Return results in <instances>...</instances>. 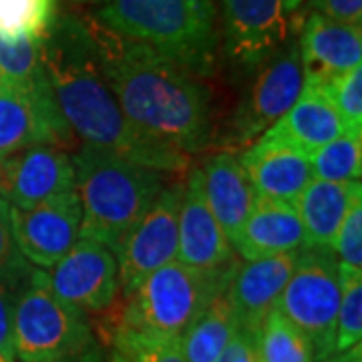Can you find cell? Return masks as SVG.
Returning <instances> with one entry per match:
<instances>
[{
    "instance_id": "6da1fadb",
    "label": "cell",
    "mask_w": 362,
    "mask_h": 362,
    "mask_svg": "<svg viewBox=\"0 0 362 362\" xmlns=\"http://www.w3.org/2000/svg\"><path fill=\"white\" fill-rule=\"evenodd\" d=\"M105 83L143 133L195 156L211 139L209 90L185 66L83 16Z\"/></svg>"
},
{
    "instance_id": "7a4b0ae2",
    "label": "cell",
    "mask_w": 362,
    "mask_h": 362,
    "mask_svg": "<svg viewBox=\"0 0 362 362\" xmlns=\"http://www.w3.org/2000/svg\"><path fill=\"white\" fill-rule=\"evenodd\" d=\"M42 63L52 99L83 145L163 173L189 168V156L143 133L121 111L105 83L83 16L66 14L54 21L45 37Z\"/></svg>"
},
{
    "instance_id": "3957f363",
    "label": "cell",
    "mask_w": 362,
    "mask_h": 362,
    "mask_svg": "<svg viewBox=\"0 0 362 362\" xmlns=\"http://www.w3.org/2000/svg\"><path fill=\"white\" fill-rule=\"evenodd\" d=\"M73 159L83 220L78 238L115 254L168 185L165 173L81 145Z\"/></svg>"
},
{
    "instance_id": "277c9868",
    "label": "cell",
    "mask_w": 362,
    "mask_h": 362,
    "mask_svg": "<svg viewBox=\"0 0 362 362\" xmlns=\"http://www.w3.org/2000/svg\"><path fill=\"white\" fill-rule=\"evenodd\" d=\"M95 21L194 75L214 69L218 30L211 0H101Z\"/></svg>"
},
{
    "instance_id": "5b68a950",
    "label": "cell",
    "mask_w": 362,
    "mask_h": 362,
    "mask_svg": "<svg viewBox=\"0 0 362 362\" xmlns=\"http://www.w3.org/2000/svg\"><path fill=\"white\" fill-rule=\"evenodd\" d=\"M235 264L228 270L202 272L169 262L163 268L151 272L129 296L117 294L115 302L101 312V334L105 340L117 328H127L145 334L181 338L189 324L206 310L214 298L228 290Z\"/></svg>"
},
{
    "instance_id": "8992f818",
    "label": "cell",
    "mask_w": 362,
    "mask_h": 362,
    "mask_svg": "<svg viewBox=\"0 0 362 362\" xmlns=\"http://www.w3.org/2000/svg\"><path fill=\"white\" fill-rule=\"evenodd\" d=\"M13 332L21 362H69L97 350L87 314L57 296L37 268L14 294Z\"/></svg>"
},
{
    "instance_id": "52a82bcc",
    "label": "cell",
    "mask_w": 362,
    "mask_h": 362,
    "mask_svg": "<svg viewBox=\"0 0 362 362\" xmlns=\"http://www.w3.org/2000/svg\"><path fill=\"white\" fill-rule=\"evenodd\" d=\"M340 296L342 282L334 252L300 250L276 310L310 342L314 362L334 358Z\"/></svg>"
},
{
    "instance_id": "ba28073f",
    "label": "cell",
    "mask_w": 362,
    "mask_h": 362,
    "mask_svg": "<svg viewBox=\"0 0 362 362\" xmlns=\"http://www.w3.org/2000/svg\"><path fill=\"white\" fill-rule=\"evenodd\" d=\"M181 197V181L165 185L149 211L115 252L121 296H129L151 272L163 268L169 262H175Z\"/></svg>"
},
{
    "instance_id": "9c48e42d",
    "label": "cell",
    "mask_w": 362,
    "mask_h": 362,
    "mask_svg": "<svg viewBox=\"0 0 362 362\" xmlns=\"http://www.w3.org/2000/svg\"><path fill=\"white\" fill-rule=\"evenodd\" d=\"M258 69V78L233 115L232 133L238 145L256 141L292 109L304 89V69L296 40H286Z\"/></svg>"
},
{
    "instance_id": "30bf717a",
    "label": "cell",
    "mask_w": 362,
    "mask_h": 362,
    "mask_svg": "<svg viewBox=\"0 0 362 362\" xmlns=\"http://www.w3.org/2000/svg\"><path fill=\"white\" fill-rule=\"evenodd\" d=\"M73 141L75 135L52 99L49 78L39 87L0 81V159L39 143L65 149Z\"/></svg>"
},
{
    "instance_id": "8fae6325",
    "label": "cell",
    "mask_w": 362,
    "mask_h": 362,
    "mask_svg": "<svg viewBox=\"0 0 362 362\" xmlns=\"http://www.w3.org/2000/svg\"><path fill=\"white\" fill-rule=\"evenodd\" d=\"M75 189L73 159L57 145H30L0 159V197L16 209H30Z\"/></svg>"
},
{
    "instance_id": "7c38bea8",
    "label": "cell",
    "mask_w": 362,
    "mask_h": 362,
    "mask_svg": "<svg viewBox=\"0 0 362 362\" xmlns=\"http://www.w3.org/2000/svg\"><path fill=\"white\" fill-rule=\"evenodd\" d=\"M226 52L240 69L254 71L288 40L284 0H220Z\"/></svg>"
},
{
    "instance_id": "4fadbf2b",
    "label": "cell",
    "mask_w": 362,
    "mask_h": 362,
    "mask_svg": "<svg viewBox=\"0 0 362 362\" xmlns=\"http://www.w3.org/2000/svg\"><path fill=\"white\" fill-rule=\"evenodd\" d=\"M11 216L16 244L26 262L47 272L77 244L83 209L73 189L30 209L11 207Z\"/></svg>"
},
{
    "instance_id": "5bb4252c",
    "label": "cell",
    "mask_w": 362,
    "mask_h": 362,
    "mask_svg": "<svg viewBox=\"0 0 362 362\" xmlns=\"http://www.w3.org/2000/svg\"><path fill=\"white\" fill-rule=\"evenodd\" d=\"M47 276L52 292L85 314H101L119 294L115 254L93 240L78 238Z\"/></svg>"
},
{
    "instance_id": "9a60e30c",
    "label": "cell",
    "mask_w": 362,
    "mask_h": 362,
    "mask_svg": "<svg viewBox=\"0 0 362 362\" xmlns=\"http://www.w3.org/2000/svg\"><path fill=\"white\" fill-rule=\"evenodd\" d=\"M177 230V258L181 264L202 272L228 270L240 264L230 240L207 206L199 168L192 169L183 183Z\"/></svg>"
},
{
    "instance_id": "2e32d148",
    "label": "cell",
    "mask_w": 362,
    "mask_h": 362,
    "mask_svg": "<svg viewBox=\"0 0 362 362\" xmlns=\"http://www.w3.org/2000/svg\"><path fill=\"white\" fill-rule=\"evenodd\" d=\"M240 163L256 194L274 202L296 204L304 187L314 180L308 153L270 131L247 147Z\"/></svg>"
},
{
    "instance_id": "e0dca14e",
    "label": "cell",
    "mask_w": 362,
    "mask_h": 362,
    "mask_svg": "<svg viewBox=\"0 0 362 362\" xmlns=\"http://www.w3.org/2000/svg\"><path fill=\"white\" fill-rule=\"evenodd\" d=\"M296 42L304 69V83L328 87L334 78L342 77L354 66H361V26L344 25L310 13L302 23Z\"/></svg>"
},
{
    "instance_id": "ac0fdd59",
    "label": "cell",
    "mask_w": 362,
    "mask_h": 362,
    "mask_svg": "<svg viewBox=\"0 0 362 362\" xmlns=\"http://www.w3.org/2000/svg\"><path fill=\"white\" fill-rule=\"evenodd\" d=\"M300 252L246 262L233 274L228 286L238 328L258 334L264 318L276 308V302L290 280Z\"/></svg>"
},
{
    "instance_id": "d6986e66",
    "label": "cell",
    "mask_w": 362,
    "mask_h": 362,
    "mask_svg": "<svg viewBox=\"0 0 362 362\" xmlns=\"http://www.w3.org/2000/svg\"><path fill=\"white\" fill-rule=\"evenodd\" d=\"M199 171L207 206L233 247L238 233L256 206L258 194L247 180L240 157L233 153L221 151L211 156Z\"/></svg>"
},
{
    "instance_id": "ffe728a7",
    "label": "cell",
    "mask_w": 362,
    "mask_h": 362,
    "mask_svg": "<svg viewBox=\"0 0 362 362\" xmlns=\"http://www.w3.org/2000/svg\"><path fill=\"white\" fill-rule=\"evenodd\" d=\"M361 197V181H324L314 177L294 204L304 232L302 250L334 252L338 230L350 206Z\"/></svg>"
},
{
    "instance_id": "44dd1931",
    "label": "cell",
    "mask_w": 362,
    "mask_h": 362,
    "mask_svg": "<svg viewBox=\"0 0 362 362\" xmlns=\"http://www.w3.org/2000/svg\"><path fill=\"white\" fill-rule=\"evenodd\" d=\"M302 246L304 232L296 206L258 195L256 206L233 242V252H238L246 262H254L300 252Z\"/></svg>"
},
{
    "instance_id": "7402d4cb",
    "label": "cell",
    "mask_w": 362,
    "mask_h": 362,
    "mask_svg": "<svg viewBox=\"0 0 362 362\" xmlns=\"http://www.w3.org/2000/svg\"><path fill=\"white\" fill-rule=\"evenodd\" d=\"M268 131L296 145L308 156L346 133L337 107L332 105L326 90L312 83H304L296 103Z\"/></svg>"
},
{
    "instance_id": "603a6c76",
    "label": "cell",
    "mask_w": 362,
    "mask_h": 362,
    "mask_svg": "<svg viewBox=\"0 0 362 362\" xmlns=\"http://www.w3.org/2000/svg\"><path fill=\"white\" fill-rule=\"evenodd\" d=\"M235 332L238 320L228 290H223L181 334V352L187 362H216Z\"/></svg>"
},
{
    "instance_id": "cb8c5ba5",
    "label": "cell",
    "mask_w": 362,
    "mask_h": 362,
    "mask_svg": "<svg viewBox=\"0 0 362 362\" xmlns=\"http://www.w3.org/2000/svg\"><path fill=\"white\" fill-rule=\"evenodd\" d=\"M45 37H0V81L18 87H39L47 81L42 63Z\"/></svg>"
},
{
    "instance_id": "d4e9b609",
    "label": "cell",
    "mask_w": 362,
    "mask_h": 362,
    "mask_svg": "<svg viewBox=\"0 0 362 362\" xmlns=\"http://www.w3.org/2000/svg\"><path fill=\"white\" fill-rule=\"evenodd\" d=\"M256 344L259 362H314L310 342L276 308L264 318Z\"/></svg>"
},
{
    "instance_id": "484cf974",
    "label": "cell",
    "mask_w": 362,
    "mask_h": 362,
    "mask_svg": "<svg viewBox=\"0 0 362 362\" xmlns=\"http://www.w3.org/2000/svg\"><path fill=\"white\" fill-rule=\"evenodd\" d=\"M312 175L324 181H361L362 137L344 133L310 156Z\"/></svg>"
},
{
    "instance_id": "4316f807",
    "label": "cell",
    "mask_w": 362,
    "mask_h": 362,
    "mask_svg": "<svg viewBox=\"0 0 362 362\" xmlns=\"http://www.w3.org/2000/svg\"><path fill=\"white\" fill-rule=\"evenodd\" d=\"M57 21V0H0V37H47Z\"/></svg>"
},
{
    "instance_id": "83f0119b",
    "label": "cell",
    "mask_w": 362,
    "mask_h": 362,
    "mask_svg": "<svg viewBox=\"0 0 362 362\" xmlns=\"http://www.w3.org/2000/svg\"><path fill=\"white\" fill-rule=\"evenodd\" d=\"M107 342L115 346V352H119L125 362H187L181 352L180 338L117 328Z\"/></svg>"
},
{
    "instance_id": "f1b7e54d",
    "label": "cell",
    "mask_w": 362,
    "mask_h": 362,
    "mask_svg": "<svg viewBox=\"0 0 362 362\" xmlns=\"http://www.w3.org/2000/svg\"><path fill=\"white\" fill-rule=\"evenodd\" d=\"M342 296L337 316L334 356L361 350L362 340V274H340Z\"/></svg>"
},
{
    "instance_id": "f546056e",
    "label": "cell",
    "mask_w": 362,
    "mask_h": 362,
    "mask_svg": "<svg viewBox=\"0 0 362 362\" xmlns=\"http://www.w3.org/2000/svg\"><path fill=\"white\" fill-rule=\"evenodd\" d=\"M35 268L26 262L16 244L11 206L0 197V286L16 294Z\"/></svg>"
},
{
    "instance_id": "4dcf8cb0",
    "label": "cell",
    "mask_w": 362,
    "mask_h": 362,
    "mask_svg": "<svg viewBox=\"0 0 362 362\" xmlns=\"http://www.w3.org/2000/svg\"><path fill=\"white\" fill-rule=\"evenodd\" d=\"M322 89L337 107L346 133L362 137V66H354Z\"/></svg>"
},
{
    "instance_id": "1f68e13d",
    "label": "cell",
    "mask_w": 362,
    "mask_h": 362,
    "mask_svg": "<svg viewBox=\"0 0 362 362\" xmlns=\"http://www.w3.org/2000/svg\"><path fill=\"white\" fill-rule=\"evenodd\" d=\"M334 252L340 274H362V197L350 206L338 230Z\"/></svg>"
},
{
    "instance_id": "d6a6232c",
    "label": "cell",
    "mask_w": 362,
    "mask_h": 362,
    "mask_svg": "<svg viewBox=\"0 0 362 362\" xmlns=\"http://www.w3.org/2000/svg\"><path fill=\"white\" fill-rule=\"evenodd\" d=\"M308 11L344 25L362 23V0H308Z\"/></svg>"
},
{
    "instance_id": "836d02e7",
    "label": "cell",
    "mask_w": 362,
    "mask_h": 362,
    "mask_svg": "<svg viewBox=\"0 0 362 362\" xmlns=\"http://www.w3.org/2000/svg\"><path fill=\"white\" fill-rule=\"evenodd\" d=\"M13 304V292L0 286V354L8 362L16 361V356H14Z\"/></svg>"
},
{
    "instance_id": "e575fe53",
    "label": "cell",
    "mask_w": 362,
    "mask_h": 362,
    "mask_svg": "<svg viewBox=\"0 0 362 362\" xmlns=\"http://www.w3.org/2000/svg\"><path fill=\"white\" fill-rule=\"evenodd\" d=\"M256 337L258 334H252V332L238 328V332L230 340V350H232L230 362H259Z\"/></svg>"
},
{
    "instance_id": "d590c367",
    "label": "cell",
    "mask_w": 362,
    "mask_h": 362,
    "mask_svg": "<svg viewBox=\"0 0 362 362\" xmlns=\"http://www.w3.org/2000/svg\"><path fill=\"white\" fill-rule=\"evenodd\" d=\"M306 0H284V11L286 14H294L300 11V6L304 4Z\"/></svg>"
},
{
    "instance_id": "8d00e7d4",
    "label": "cell",
    "mask_w": 362,
    "mask_h": 362,
    "mask_svg": "<svg viewBox=\"0 0 362 362\" xmlns=\"http://www.w3.org/2000/svg\"><path fill=\"white\" fill-rule=\"evenodd\" d=\"M69 362H99V350H95V352H90V354H85V356H81V358H75V361Z\"/></svg>"
},
{
    "instance_id": "74e56055",
    "label": "cell",
    "mask_w": 362,
    "mask_h": 362,
    "mask_svg": "<svg viewBox=\"0 0 362 362\" xmlns=\"http://www.w3.org/2000/svg\"><path fill=\"white\" fill-rule=\"evenodd\" d=\"M230 361H232V350H230V344H228V349L221 352L220 358H218L216 362H230Z\"/></svg>"
},
{
    "instance_id": "f35d334b",
    "label": "cell",
    "mask_w": 362,
    "mask_h": 362,
    "mask_svg": "<svg viewBox=\"0 0 362 362\" xmlns=\"http://www.w3.org/2000/svg\"><path fill=\"white\" fill-rule=\"evenodd\" d=\"M73 2H77V4H99L101 0H73Z\"/></svg>"
},
{
    "instance_id": "ab89813d",
    "label": "cell",
    "mask_w": 362,
    "mask_h": 362,
    "mask_svg": "<svg viewBox=\"0 0 362 362\" xmlns=\"http://www.w3.org/2000/svg\"><path fill=\"white\" fill-rule=\"evenodd\" d=\"M111 362H125V358L119 354V352H113V356H111Z\"/></svg>"
},
{
    "instance_id": "60d3db41",
    "label": "cell",
    "mask_w": 362,
    "mask_h": 362,
    "mask_svg": "<svg viewBox=\"0 0 362 362\" xmlns=\"http://www.w3.org/2000/svg\"><path fill=\"white\" fill-rule=\"evenodd\" d=\"M346 362H361V356H352V358H349Z\"/></svg>"
},
{
    "instance_id": "b9f144b4",
    "label": "cell",
    "mask_w": 362,
    "mask_h": 362,
    "mask_svg": "<svg viewBox=\"0 0 362 362\" xmlns=\"http://www.w3.org/2000/svg\"><path fill=\"white\" fill-rule=\"evenodd\" d=\"M0 362H8V361H6V358H4V356L0 354Z\"/></svg>"
}]
</instances>
